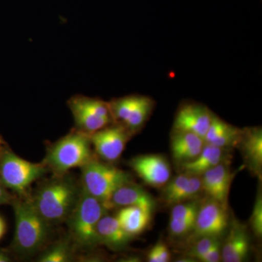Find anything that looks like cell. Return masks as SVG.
I'll use <instances>...</instances> for the list:
<instances>
[{
	"mask_svg": "<svg viewBox=\"0 0 262 262\" xmlns=\"http://www.w3.org/2000/svg\"><path fill=\"white\" fill-rule=\"evenodd\" d=\"M93 159L89 136L75 130L53 144L43 164L58 176H63L70 169L81 168Z\"/></svg>",
	"mask_w": 262,
	"mask_h": 262,
	"instance_id": "3",
	"label": "cell"
},
{
	"mask_svg": "<svg viewBox=\"0 0 262 262\" xmlns=\"http://www.w3.org/2000/svg\"><path fill=\"white\" fill-rule=\"evenodd\" d=\"M242 150L247 167L258 178H261L262 131L259 127L243 131L237 144Z\"/></svg>",
	"mask_w": 262,
	"mask_h": 262,
	"instance_id": "16",
	"label": "cell"
},
{
	"mask_svg": "<svg viewBox=\"0 0 262 262\" xmlns=\"http://www.w3.org/2000/svg\"><path fill=\"white\" fill-rule=\"evenodd\" d=\"M11 201V196H10L9 193L7 192L5 186L3 184H0V205L10 203Z\"/></svg>",
	"mask_w": 262,
	"mask_h": 262,
	"instance_id": "30",
	"label": "cell"
},
{
	"mask_svg": "<svg viewBox=\"0 0 262 262\" xmlns=\"http://www.w3.org/2000/svg\"><path fill=\"white\" fill-rule=\"evenodd\" d=\"M232 179V176L228 167L222 162L202 175V191L208 198L227 207Z\"/></svg>",
	"mask_w": 262,
	"mask_h": 262,
	"instance_id": "13",
	"label": "cell"
},
{
	"mask_svg": "<svg viewBox=\"0 0 262 262\" xmlns=\"http://www.w3.org/2000/svg\"><path fill=\"white\" fill-rule=\"evenodd\" d=\"M10 261V258L5 253L0 252V262Z\"/></svg>",
	"mask_w": 262,
	"mask_h": 262,
	"instance_id": "32",
	"label": "cell"
},
{
	"mask_svg": "<svg viewBox=\"0 0 262 262\" xmlns=\"http://www.w3.org/2000/svg\"><path fill=\"white\" fill-rule=\"evenodd\" d=\"M136 206L152 213L155 201L149 192L142 188L129 182L117 189L110 198L108 209L114 207Z\"/></svg>",
	"mask_w": 262,
	"mask_h": 262,
	"instance_id": "14",
	"label": "cell"
},
{
	"mask_svg": "<svg viewBox=\"0 0 262 262\" xmlns=\"http://www.w3.org/2000/svg\"><path fill=\"white\" fill-rule=\"evenodd\" d=\"M153 107V101L150 98L141 96L139 102L130 113L123 126L131 133L139 130L146 121Z\"/></svg>",
	"mask_w": 262,
	"mask_h": 262,
	"instance_id": "21",
	"label": "cell"
},
{
	"mask_svg": "<svg viewBox=\"0 0 262 262\" xmlns=\"http://www.w3.org/2000/svg\"><path fill=\"white\" fill-rule=\"evenodd\" d=\"M164 201L168 205L195 199L202 191L201 176L179 174L164 186Z\"/></svg>",
	"mask_w": 262,
	"mask_h": 262,
	"instance_id": "12",
	"label": "cell"
},
{
	"mask_svg": "<svg viewBox=\"0 0 262 262\" xmlns=\"http://www.w3.org/2000/svg\"><path fill=\"white\" fill-rule=\"evenodd\" d=\"M250 225H251V230L256 237H261L262 236V196L261 192L258 191L257 196H256V201H255L254 206L252 214L250 218Z\"/></svg>",
	"mask_w": 262,
	"mask_h": 262,
	"instance_id": "24",
	"label": "cell"
},
{
	"mask_svg": "<svg viewBox=\"0 0 262 262\" xmlns=\"http://www.w3.org/2000/svg\"><path fill=\"white\" fill-rule=\"evenodd\" d=\"M72 251L70 245L66 242L58 243L48 248L41 255L38 261L41 262H66L70 261Z\"/></svg>",
	"mask_w": 262,
	"mask_h": 262,
	"instance_id": "22",
	"label": "cell"
},
{
	"mask_svg": "<svg viewBox=\"0 0 262 262\" xmlns=\"http://www.w3.org/2000/svg\"><path fill=\"white\" fill-rule=\"evenodd\" d=\"M195 221H182L170 219L169 222V230L173 236L187 235L194 229Z\"/></svg>",
	"mask_w": 262,
	"mask_h": 262,
	"instance_id": "27",
	"label": "cell"
},
{
	"mask_svg": "<svg viewBox=\"0 0 262 262\" xmlns=\"http://www.w3.org/2000/svg\"><path fill=\"white\" fill-rule=\"evenodd\" d=\"M5 229H6V227H5V221L0 216V239L4 235Z\"/></svg>",
	"mask_w": 262,
	"mask_h": 262,
	"instance_id": "31",
	"label": "cell"
},
{
	"mask_svg": "<svg viewBox=\"0 0 262 262\" xmlns=\"http://www.w3.org/2000/svg\"><path fill=\"white\" fill-rule=\"evenodd\" d=\"M228 226L227 207L209 198L199 206L192 231L193 237L196 239L203 237L219 238L227 230Z\"/></svg>",
	"mask_w": 262,
	"mask_h": 262,
	"instance_id": "8",
	"label": "cell"
},
{
	"mask_svg": "<svg viewBox=\"0 0 262 262\" xmlns=\"http://www.w3.org/2000/svg\"><path fill=\"white\" fill-rule=\"evenodd\" d=\"M212 117L213 114L206 106L198 104L183 106L176 117L174 132L192 133L204 140Z\"/></svg>",
	"mask_w": 262,
	"mask_h": 262,
	"instance_id": "11",
	"label": "cell"
},
{
	"mask_svg": "<svg viewBox=\"0 0 262 262\" xmlns=\"http://www.w3.org/2000/svg\"><path fill=\"white\" fill-rule=\"evenodd\" d=\"M158 255L160 262H168L170 260V252L168 246L163 241H159L154 246Z\"/></svg>",
	"mask_w": 262,
	"mask_h": 262,
	"instance_id": "29",
	"label": "cell"
},
{
	"mask_svg": "<svg viewBox=\"0 0 262 262\" xmlns=\"http://www.w3.org/2000/svg\"><path fill=\"white\" fill-rule=\"evenodd\" d=\"M99 244L113 248H121L130 239L131 236L124 230L116 216L103 215L97 225Z\"/></svg>",
	"mask_w": 262,
	"mask_h": 262,
	"instance_id": "18",
	"label": "cell"
},
{
	"mask_svg": "<svg viewBox=\"0 0 262 262\" xmlns=\"http://www.w3.org/2000/svg\"><path fill=\"white\" fill-rule=\"evenodd\" d=\"M130 130L120 124L106 126L89 136L91 144L98 155L108 162L120 158L131 136Z\"/></svg>",
	"mask_w": 262,
	"mask_h": 262,
	"instance_id": "9",
	"label": "cell"
},
{
	"mask_svg": "<svg viewBox=\"0 0 262 262\" xmlns=\"http://www.w3.org/2000/svg\"><path fill=\"white\" fill-rule=\"evenodd\" d=\"M46 172L44 164L33 163L6 151L0 159V179L5 187L24 193L32 183Z\"/></svg>",
	"mask_w": 262,
	"mask_h": 262,
	"instance_id": "7",
	"label": "cell"
},
{
	"mask_svg": "<svg viewBox=\"0 0 262 262\" xmlns=\"http://www.w3.org/2000/svg\"><path fill=\"white\" fill-rule=\"evenodd\" d=\"M82 188L103 203L108 210V203L114 192L131 182L125 170L93 159L81 167Z\"/></svg>",
	"mask_w": 262,
	"mask_h": 262,
	"instance_id": "5",
	"label": "cell"
},
{
	"mask_svg": "<svg viewBox=\"0 0 262 262\" xmlns=\"http://www.w3.org/2000/svg\"><path fill=\"white\" fill-rule=\"evenodd\" d=\"M221 251L222 245L220 239L211 248L209 251L198 258V261L202 262H218L221 261Z\"/></svg>",
	"mask_w": 262,
	"mask_h": 262,
	"instance_id": "28",
	"label": "cell"
},
{
	"mask_svg": "<svg viewBox=\"0 0 262 262\" xmlns=\"http://www.w3.org/2000/svg\"><path fill=\"white\" fill-rule=\"evenodd\" d=\"M199 204L198 202L180 203L174 205L170 213V219L182 221H195Z\"/></svg>",
	"mask_w": 262,
	"mask_h": 262,
	"instance_id": "23",
	"label": "cell"
},
{
	"mask_svg": "<svg viewBox=\"0 0 262 262\" xmlns=\"http://www.w3.org/2000/svg\"><path fill=\"white\" fill-rule=\"evenodd\" d=\"M231 127H232V125L223 121L220 117L213 115L211 123H210L206 136L204 138L205 143L208 144V143L215 140V139L220 137L226 131L228 130Z\"/></svg>",
	"mask_w": 262,
	"mask_h": 262,
	"instance_id": "25",
	"label": "cell"
},
{
	"mask_svg": "<svg viewBox=\"0 0 262 262\" xmlns=\"http://www.w3.org/2000/svg\"><path fill=\"white\" fill-rule=\"evenodd\" d=\"M205 143L200 136L187 132H174L171 139V151L176 161H190L201 152Z\"/></svg>",
	"mask_w": 262,
	"mask_h": 262,
	"instance_id": "17",
	"label": "cell"
},
{
	"mask_svg": "<svg viewBox=\"0 0 262 262\" xmlns=\"http://www.w3.org/2000/svg\"><path fill=\"white\" fill-rule=\"evenodd\" d=\"M250 237L242 224L234 220L225 244L222 246L221 260L225 262H241L247 257L250 250Z\"/></svg>",
	"mask_w": 262,
	"mask_h": 262,
	"instance_id": "15",
	"label": "cell"
},
{
	"mask_svg": "<svg viewBox=\"0 0 262 262\" xmlns=\"http://www.w3.org/2000/svg\"><path fill=\"white\" fill-rule=\"evenodd\" d=\"M13 208L15 249L24 255L37 252L47 241L50 224L38 213L31 201H15Z\"/></svg>",
	"mask_w": 262,
	"mask_h": 262,
	"instance_id": "2",
	"label": "cell"
},
{
	"mask_svg": "<svg viewBox=\"0 0 262 262\" xmlns=\"http://www.w3.org/2000/svg\"><path fill=\"white\" fill-rule=\"evenodd\" d=\"M106 210L101 201L81 187L78 201L67 220L76 244L82 248H92L100 244L96 228Z\"/></svg>",
	"mask_w": 262,
	"mask_h": 262,
	"instance_id": "4",
	"label": "cell"
},
{
	"mask_svg": "<svg viewBox=\"0 0 262 262\" xmlns=\"http://www.w3.org/2000/svg\"><path fill=\"white\" fill-rule=\"evenodd\" d=\"M152 213L136 206L122 207L116 215L124 230L131 237L142 233L150 223Z\"/></svg>",
	"mask_w": 262,
	"mask_h": 262,
	"instance_id": "20",
	"label": "cell"
},
{
	"mask_svg": "<svg viewBox=\"0 0 262 262\" xmlns=\"http://www.w3.org/2000/svg\"><path fill=\"white\" fill-rule=\"evenodd\" d=\"M80 192L81 187L72 179L59 177L43 184L31 202L50 225L60 223L68 220Z\"/></svg>",
	"mask_w": 262,
	"mask_h": 262,
	"instance_id": "1",
	"label": "cell"
},
{
	"mask_svg": "<svg viewBox=\"0 0 262 262\" xmlns=\"http://www.w3.org/2000/svg\"><path fill=\"white\" fill-rule=\"evenodd\" d=\"M68 106L75 119L76 130L87 135L104 128L114 121L108 103L102 100L77 95L69 100Z\"/></svg>",
	"mask_w": 262,
	"mask_h": 262,
	"instance_id": "6",
	"label": "cell"
},
{
	"mask_svg": "<svg viewBox=\"0 0 262 262\" xmlns=\"http://www.w3.org/2000/svg\"><path fill=\"white\" fill-rule=\"evenodd\" d=\"M2 144V139H1V137H0V144Z\"/></svg>",
	"mask_w": 262,
	"mask_h": 262,
	"instance_id": "33",
	"label": "cell"
},
{
	"mask_svg": "<svg viewBox=\"0 0 262 262\" xmlns=\"http://www.w3.org/2000/svg\"><path fill=\"white\" fill-rule=\"evenodd\" d=\"M129 164L138 176L151 187H163L170 179V165L162 155H140L131 159Z\"/></svg>",
	"mask_w": 262,
	"mask_h": 262,
	"instance_id": "10",
	"label": "cell"
},
{
	"mask_svg": "<svg viewBox=\"0 0 262 262\" xmlns=\"http://www.w3.org/2000/svg\"><path fill=\"white\" fill-rule=\"evenodd\" d=\"M198 239L191 251L188 253V256L193 259H198L207 251H209L212 246L219 241V238L212 237H203Z\"/></svg>",
	"mask_w": 262,
	"mask_h": 262,
	"instance_id": "26",
	"label": "cell"
},
{
	"mask_svg": "<svg viewBox=\"0 0 262 262\" xmlns=\"http://www.w3.org/2000/svg\"><path fill=\"white\" fill-rule=\"evenodd\" d=\"M223 148L205 144L201 152L196 158L181 163V166L184 173L201 177L207 170L223 162Z\"/></svg>",
	"mask_w": 262,
	"mask_h": 262,
	"instance_id": "19",
	"label": "cell"
}]
</instances>
